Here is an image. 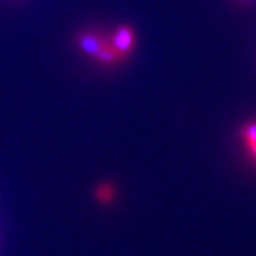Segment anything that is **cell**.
<instances>
[{
    "mask_svg": "<svg viewBox=\"0 0 256 256\" xmlns=\"http://www.w3.org/2000/svg\"><path fill=\"white\" fill-rule=\"evenodd\" d=\"M77 46L82 53L92 57L101 64L120 63V57L116 54L112 47L108 43V38L96 32H82L77 36Z\"/></svg>",
    "mask_w": 256,
    "mask_h": 256,
    "instance_id": "obj_1",
    "label": "cell"
},
{
    "mask_svg": "<svg viewBox=\"0 0 256 256\" xmlns=\"http://www.w3.org/2000/svg\"><path fill=\"white\" fill-rule=\"evenodd\" d=\"M107 38L112 50L116 52V54L120 57V60L127 58L128 56L132 53L134 46H136V33L132 28H130L127 24L118 26Z\"/></svg>",
    "mask_w": 256,
    "mask_h": 256,
    "instance_id": "obj_2",
    "label": "cell"
},
{
    "mask_svg": "<svg viewBox=\"0 0 256 256\" xmlns=\"http://www.w3.org/2000/svg\"><path fill=\"white\" fill-rule=\"evenodd\" d=\"M240 140L249 156L256 161V122H248L240 128Z\"/></svg>",
    "mask_w": 256,
    "mask_h": 256,
    "instance_id": "obj_3",
    "label": "cell"
},
{
    "mask_svg": "<svg viewBox=\"0 0 256 256\" xmlns=\"http://www.w3.org/2000/svg\"><path fill=\"white\" fill-rule=\"evenodd\" d=\"M98 201L101 202H110L112 198H114V188L108 185V184H104V185H100L97 188V192H96Z\"/></svg>",
    "mask_w": 256,
    "mask_h": 256,
    "instance_id": "obj_4",
    "label": "cell"
},
{
    "mask_svg": "<svg viewBox=\"0 0 256 256\" xmlns=\"http://www.w3.org/2000/svg\"><path fill=\"white\" fill-rule=\"evenodd\" d=\"M245 2H246V0H245Z\"/></svg>",
    "mask_w": 256,
    "mask_h": 256,
    "instance_id": "obj_5",
    "label": "cell"
}]
</instances>
